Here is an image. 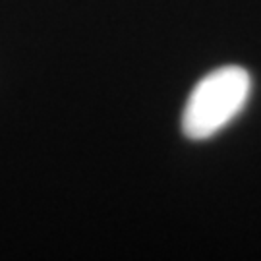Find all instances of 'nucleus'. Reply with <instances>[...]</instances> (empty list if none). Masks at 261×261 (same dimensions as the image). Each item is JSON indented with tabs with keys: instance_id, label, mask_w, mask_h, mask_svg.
<instances>
[{
	"instance_id": "1",
	"label": "nucleus",
	"mask_w": 261,
	"mask_h": 261,
	"mask_svg": "<svg viewBox=\"0 0 261 261\" xmlns=\"http://www.w3.org/2000/svg\"><path fill=\"white\" fill-rule=\"evenodd\" d=\"M252 93V75L242 66H223L207 74L188 97L182 132L190 140H207L240 114Z\"/></svg>"
}]
</instances>
